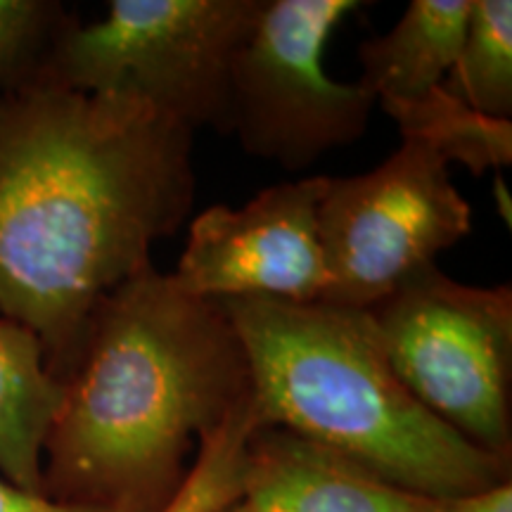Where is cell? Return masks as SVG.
Wrapping results in <instances>:
<instances>
[{"instance_id":"1","label":"cell","mask_w":512,"mask_h":512,"mask_svg":"<svg viewBox=\"0 0 512 512\" xmlns=\"http://www.w3.org/2000/svg\"><path fill=\"white\" fill-rule=\"evenodd\" d=\"M195 133L128 93H0V318L74 366L105 294L188 219Z\"/></svg>"},{"instance_id":"2","label":"cell","mask_w":512,"mask_h":512,"mask_svg":"<svg viewBox=\"0 0 512 512\" xmlns=\"http://www.w3.org/2000/svg\"><path fill=\"white\" fill-rule=\"evenodd\" d=\"M252 396L221 302L145 266L100 299L43 441L41 494L64 508L157 512L195 439Z\"/></svg>"},{"instance_id":"3","label":"cell","mask_w":512,"mask_h":512,"mask_svg":"<svg viewBox=\"0 0 512 512\" xmlns=\"http://www.w3.org/2000/svg\"><path fill=\"white\" fill-rule=\"evenodd\" d=\"M249 363L259 425L292 432L427 498L510 482V460L427 411L389 366L366 309L271 299L221 302Z\"/></svg>"},{"instance_id":"4","label":"cell","mask_w":512,"mask_h":512,"mask_svg":"<svg viewBox=\"0 0 512 512\" xmlns=\"http://www.w3.org/2000/svg\"><path fill=\"white\" fill-rule=\"evenodd\" d=\"M264 0H112L107 17H72L41 86L128 93L190 128L228 133L230 69Z\"/></svg>"},{"instance_id":"5","label":"cell","mask_w":512,"mask_h":512,"mask_svg":"<svg viewBox=\"0 0 512 512\" xmlns=\"http://www.w3.org/2000/svg\"><path fill=\"white\" fill-rule=\"evenodd\" d=\"M366 311L408 392L470 444L510 460V285H463L434 264Z\"/></svg>"},{"instance_id":"6","label":"cell","mask_w":512,"mask_h":512,"mask_svg":"<svg viewBox=\"0 0 512 512\" xmlns=\"http://www.w3.org/2000/svg\"><path fill=\"white\" fill-rule=\"evenodd\" d=\"M358 0H264L230 69L228 133L249 155L304 171L366 133L377 100L325 72V46Z\"/></svg>"},{"instance_id":"7","label":"cell","mask_w":512,"mask_h":512,"mask_svg":"<svg viewBox=\"0 0 512 512\" xmlns=\"http://www.w3.org/2000/svg\"><path fill=\"white\" fill-rule=\"evenodd\" d=\"M318 233L328 304L370 309L472 233V207L430 147L403 140L368 174L328 178Z\"/></svg>"},{"instance_id":"8","label":"cell","mask_w":512,"mask_h":512,"mask_svg":"<svg viewBox=\"0 0 512 512\" xmlns=\"http://www.w3.org/2000/svg\"><path fill=\"white\" fill-rule=\"evenodd\" d=\"M328 176L261 190L245 207L214 204L195 216L171 280L192 297L325 302L330 273L318 233Z\"/></svg>"},{"instance_id":"9","label":"cell","mask_w":512,"mask_h":512,"mask_svg":"<svg viewBox=\"0 0 512 512\" xmlns=\"http://www.w3.org/2000/svg\"><path fill=\"white\" fill-rule=\"evenodd\" d=\"M223 512H437V498L403 491L328 448L261 425L249 441L240 496Z\"/></svg>"},{"instance_id":"10","label":"cell","mask_w":512,"mask_h":512,"mask_svg":"<svg viewBox=\"0 0 512 512\" xmlns=\"http://www.w3.org/2000/svg\"><path fill=\"white\" fill-rule=\"evenodd\" d=\"M472 0H411L387 34L361 43V83L377 105L418 102L441 88L456 67Z\"/></svg>"},{"instance_id":"11","label":"cell","mask_w":512,"mask_h":512,"mask_svg":"<svg viewBox=\"0 0 512 512\" xmlns=\"http://www.w3.org/2000/svg\"><path fill=\"white\" fill-rule=\"evenodd\" d=\"M62 401L41 339L0 318V475L29 494H41L43 441Z\"/></svg>"},{"instance_id":"12","label":"cell","mask_w":512,"mask_h":512,"mask_svg":"<svg viewBox=\"0 0 512 512\" xmlns=\"http://www.w3.org/2000/svg\"><path fill=\"white\" fill-rule=\"evenodd\" d=\"M403 140L430 147L446 164L460 162L475 176L512 162V121L484 117L446 86L408 105L384 107Z\"/></svg>"},{"instance_id":"13","label":"cell","mask_w":512,"mask_h":512,"mask_svg":"<svg viewBox=\"0 0 512 512\" xmlns=\"http://www.w3.org/2000/svg\"><path fill=\"white\" fill-rule=\"evenodd\" d=\"M446 91L491 119L512 114V3L472 0L470 19Z\"/></svg>"},{"instance_id":"14","label":"cell","mask_w":512,"mask_h":512,"mask_svg":"<svg viewBox=\"0 0 512 512\" xmlns=\"http://www.w3.org/2000/svg\"><path fill=\"white\" fill-rule=\"evenodd\" d=\"M252 396L235 406L200 439V453L183 484L157 512H223L240 496L249 463V441L259 430Z\"/></svg>"},{"instance_id":"15","label":"cell","mask_w":512,"mask_h":512,"mask_svg":"<svg viewBox=\"0 0 512 512\" xmlns=\"http://www.w3.org/2000/svg\"><path fill=\"white\" fill-rule=\"evenodd\" d=\"M72 17L53 0H0V93L41 86L50 48Z\"/></svg>"},{"instance_id":"16","label":"cell","mask_w":512,"mask_h":512,"mask_svg":"<svg viewBox=\"0 0 512 512\" xmlns=\"http://www.w3.org/2000/svg\"><path fill=\"white\" fill-rule=\"evenodd\" d=\"M437 512H512V484H498L477 494L437 498Z\"/></svg>"},{"instance_id":"17","label":"cell","mask_w":512,"mask_h":512,"mask_svg":"<svg viewBox=\"0 0 512 512\" xmlns=\"http://www.w3.org/2000/svg\"><path fill=\"white\" fill-rule=\"evenodd\" d=\"M0 512H93V510H76L64 508L48 498L29 494V491L19 489L10 484L8 479L0 475Z\"/></svg>"}]
</instances>
